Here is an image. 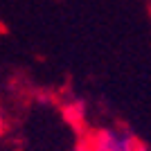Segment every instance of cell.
Here are the masks:
<instances>
[{
  "label": "cell",
  "mask_w": 151,
  "mask_h": 151,
  "mask_svg": "<svg viewBox=\"0 0 151 151\" xmlns=\"http://www.w3.org/2000/svg\"><path fill=\"white\" fill-rule=\"evenodd\" d=\"M2 131H5V117H2V113H0V135H2Z\"/></svg>",
  "instance_id": "7a4b0ae2"
},
{
  "label": "cell",
  "mask_w": 151,
  "mask_h": 151,
  "mask_svg": "<svg viewBox=\"0 0 151 151\" xmlns=\"http://www.w3.org/2000/svg\"><path fill=\"white\" fill-rule=\"evenodd\" d=\"M93 149H97V151H138V145H135V140L129 133L106 131L95 138Z\"/></svg>",
  "instance_id": "6da1fadb"
},
{
  "label": "cell",
  "mask_w": 151,
  "mask_h": 151,
  "mask_svg": "<svg viewBox=\"0 0 151 151\" xmlns=\"http://www.w3.org/2000/svg\"><path fill=\"white\" fill-rule=\"evenodd\" d=\"M88 151H97V149H88Z\"/></svg>",
  "instance_id": "3957f363"
}]
</instances>
